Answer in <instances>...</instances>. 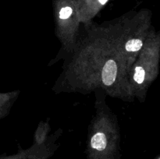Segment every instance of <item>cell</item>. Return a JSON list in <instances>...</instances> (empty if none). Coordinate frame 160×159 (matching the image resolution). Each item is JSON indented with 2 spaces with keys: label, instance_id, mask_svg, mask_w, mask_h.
I'll return each instance as SVG.
<instances>
[{
  "label": "cell",
  "instance_id": "8992f818",
  "mask_svg": "<svg viewBox=\"0 0 160 159\" xmlns=\"http://www.w3.org/2000/svg\"><path fill=\"white\" fill-rule=\"evenodd\" d=\"M156 159H160V156H159V157H158L157 158H156Z\"/></svg>",
  "mask_w": 160,
  "mask_h": 159
},
{
  "label": "cell",
  "instance_id": "6da1fadb",
  "mask_svg": "<svg viewBox=\"0 0 160 159\" xmlns=\"http://www.w3.org/2000/svg\"><path fill=\"white\" fill-rule=\"evenodd\" d=\"M117 64L114 61L109 60L105 64L102 70V82L105 85L110 86L115 81L117 77Z\"/></svg>",
  "mask_w": 160,
  "mask_h": 159
},
{
  "label": "cell",
  "instance_id": "277c9868",
  "mask_svg": "<svg viewBox=\"0 0 160 159\" xmlns=\"http://www.w3.org/2000/svg\"><path fill=\"white\" fill-rule=\"evenodd\" d=\"M145 70H144L143 67L139 65L135 68V71H134V80L137 84H142L145 80Z\"/></svg>",
  "mask_w": 160,
  "mask_h": 159
},
{
  "label": "cell",
  "instance_id": "5b68a950",
  "mask_svg": "<svg viewBox=\"0 0 160 159\" xmlns=\"http://www.w3.org/2000/svg\"><path fill=\"white\" fill-rule=\"evenodd\" d=\"M42 156L38 157V156L33 155V156H28V157H16V158H12V157H8V158H0V159H43Z\"/></svg>",
  "mask_w": 160,
  "mask_h": 159
},
{
  "label": "cell",
  "instance_id": "3957f363",
  "mask_svg": "<svg viewBox=\"0 0 160 159\" xmlns=\"http://www.w3.org/2000/svg\"><path fill=\"white\" fill-rule=\"evenodd\" d=\"M62 5V6L60 7L59 12V18L62 19V20H67V19L70 18V16L73 14V7L68 3H65V4Z\"/></svg>",
  "mask_w": 160,
  "mask_h": 159
},
{
  "label": "cell",
  "instance_id": "7a4b0ae2",
  "mask_svg": "<svg viewBox=\"0 0 160 159\" xmlns=\"http://www.w3.org/2000/svg\"><path fill=\"white\" fill-rule=\"evenodd\" d=\"M143 46V42L140 39H131L127 42L125 48L128 51H138Z\"/></svg>",
  "mask_w": 160,
  "mask_h": 159
}]
</instances>
